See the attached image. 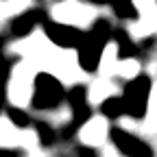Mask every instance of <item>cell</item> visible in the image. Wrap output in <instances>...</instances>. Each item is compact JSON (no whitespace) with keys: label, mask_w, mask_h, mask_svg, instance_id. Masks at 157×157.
Masks as SVG:
<instances>
[{"label":"cell","mask_w":157,"mask_h":157,"mask_svg":"<svg viewBox=\"0 0 157 157\" xmlns=\"http://www.w3.org/2000/svg\"><path fill=\"white\" fill-rule=\"evenodd\" d=\"M35 72L37 68L31 61H22L13 68L11 81H9V98L17 107H24L33 98V87H35Z\"/></svg>","instance_id":"1"},{"label":"cell","mask_w":157,"mask_h":157,"mask_svg":"<svg viewBox=\"0 0 157 157\" xmlns=\"http://www.w3.org/2000/svg\"><path fill=\"white\" fill-rule=\"evenodd\" d=\"M52 17L66 26L87 29L96 20V9L85 2H78V0H63V2H57L52 7Z\"/></svg>","instance_id":"2"},{"label":"cell","mask_w":157,"mask_h":157,"mask_svg":"<svg viewBox=\"0 0 157 157\" xmlns=\"http://www.w3.org/2000/svg\"><path fill=\"white\" fill-rule=\"evenodd\" d=\"M46 72L55 74L59 81H63V83H74V81H78V78L83 76L74 50H63V48H59L55 52V57H52V61L48 63Z\"/></svg>","instance_id":"3"},{"label":"cell","mask_w":157,"mask_h":157,"mask_svg":"<svg viewBox=\"0 0 157 157\" xmlns=\"http://www.w3.org/2000/svg\"><path fill=\"white\" fill-rule=\"evenodd\" d=\"M81 137H83V142H87V144L105 142V137H107V120H105V118H92V120L83 127Z\"/></svg>","instance_id":"4"},{"label":"cell","mask_w":157,"mask_h":157,"mask_svg":"<svg viewBox=\"0 0 157 157\" xmlns=\"http://www.w3.org/2000/svg\"><path fill=\"white\" fill-rule=\"evenodd\" d=\"M113 94H118V85L111 83L107 76H103L101 81H94L90 87V101L92 103H105L107 98H111Z\"/></svg>","instance_id":"5"},{"label":"cell","mask_w":157,"mask_h":157,"mask_svg":"<svg viewBox=\"0 0 157 157\" xmlns=\"http://www.w3.org/2000/svg\"><path fill=\"white\" fill-rule=\"evenodd\" d=\"M118 66H120V61H118V46L107 44L103 55H101V66H98V70H101L103 76H109V74H116Z\"/></svg>","instance_id":"6"},{"label":"cell","mask_w":157,"mask_h":157,"mask_svg":"<svg viewBox=\"0 0 157 157\" xmlns=\"http://www.w3.org/2000/svg\"><path fill=\"white\" fill-rule=\"evenodd\" d=\"M31 5V0H0V17H11L15 13H22Z\"/></svg>","instance_id":"7"},{"label":"cell","mask_w":157,"mask_h":157,"mask_svg":"<svg viewBox=\"0 0 157 157\" xmlns=\"http://www.w3.org/2000/svg\"><path fill=\"white\" fill-rule=\"evenodd\" d=\"M140 63L135 61V59H124V61H120V66H118L116 74L122 76V78H135L137 74H140Z\"/></svg>","instance_id":"8"},{"label":"cell","mask_w":157,"mask_h":157,"mask_svg":"<svg viewBox=\"0 0 157 157\" xmlns=\"http://www.w3.org/2000/svg\"><path fill=\"white\" fill-rule=\"evenodd\" d=\"M135 11L140 13V17H146V15H155L157 13V0H131Z\"/></svg>","instance_id":"9"}]
</instances>
